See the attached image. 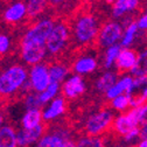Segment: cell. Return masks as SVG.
Segmentation results:
<instances>
[{"label": "cell", "instance_id": "6da1fadb", "mask_svg": "<svg viewBox=\"0 0 147 147\" xmlns=\"http://www.w3.org/2000/svg\"><path fill=\"white\" fill-rule=\"evenodd\" d=\"M71 30L75 42L82 47L92 45L99 34V24L95 14L89 11H82L76 14V20L72 24Z\"/></svg>", "mask_w": 147, "mask_h": 147}, {"label": "cell", "instance_id": "7a4b0ae2", "mask_svg": "<svg viewBox=\"0 0 147 147\" xmlns=\"http://www.w3.org/2000/svg\"><path fill=\"white\" fill-rule=\"evenodd\" d=\"M27 81V70L20 65H12L0 74V96H11L20 90Z\"/></svg>", "mask_w": 147, "mask_h": 147}, {"label": "cell", "instance_id": "3957f363", "mask_svg": "<svg viewBox=\"0 0 147 147\" xmlns=\"http://www.w3.org/2000/svg\"><path fill=\"white\" fill-rule=\"evenodd\" d=\"M70 24L67 20H59L54 25V28L47 40V50L53 56H57L62 54L70 40Z\"/></svg>", "mask_w": 147, "mask_h": 147}, {"label": "cell", "instance_id": "277c9868", "mask_svg": "<svg viewBox=\"0 0 147 147\" xmlns=\"http://www.w3.org/2000/svg\"><path fill=\"white\" fill-rule=\"evenodd\" d=\"M55 22L51 19H43L39 22H36L34 26L28 28V30L22 36L20 45L25 43H41L46 45L49 35L54 28Z\"/></svg>", "mask_w": 147, "mask_h": 147}, {"label": "cell", "instance_id": "5b68a950", "mask_svg": "<svg viewBox=\"0 0 147 147\" xmlns=\"http://www.w3.org/2000/svg\"><path fill=\"white\" fill-rule=\"evenodd\" d=\"M113 116L107 110L102 111L91 116L85 123V133L88 137H97L106 132L113 125Z\"/></svg>", "mask_w": 147, "mask_h": 147}, {"label": "cell", "instance_id": "8992f818", "mask_svg": "<svg viewBox=\"0 0 147 147\" xmlns=\"http://www.w3.org/2000/svg\"><path fill=\"white\" fill-rule=\"evenodd\" d=\"M123 27L118 22H107L100 28L98 41L102 47H111L117 45L118 40L121 39Z\"/></svg>", "mask_w": 147, "mask_h": 147}, {"label": "cell", "instance_id": "52a82bcc", "mask_svg": "<svg viewBox=\"0 0 147 147\" xmlns=\"http://www.w3.org/2000/svg\"><path fill=\"white\" fill-rule=\"evenodd\" d=\"M21 47V59L30 65L40 64V62L43 60L47 46L41 43H25L20 45Z\"/></svg>", "mask_w": 147, "mask_h": 147}, {"label": "cell", "instance_id": "ba28073f", "mask_svg": "<svg viewBox=\"0 0 147 147\" xmlns=\"http://www.w3.org/2000/svg\"><path fill=\"white\" fill-rule=\"evenodd\" d=\"M33 89L38 94H42L45 90L50 85V76L49 69L45 64H36L30 70V78H29Z\"/></svg>", "mask_w": 147, "mask_h": 147}, {"label": "cell", "instance_id": "9c48e42d", "mask_svg": "<svg viewBox=\"0 0 147 147\" xmlns=\"http://www.w3.org/2000/svg\"><path fill=\"white\" fill-rule=\"evenodd\" d=\"M84 91H85V84L82 77L78 75L71 76L69 80H67L62 89L64 97H68V98H76L82 94H84Z\"/></svg>", "mask_w": 147, "mask_h": 147}, {"label": "cell", "instance_id": "30bf717a", "mask_svg": "<svg viewBox=\"0 0 147 147\" xmlns=\"http://www.w3.org/2000/svg\"><path fill=\"white\" fill-rule=\"evenodd\" d=\"M137 61H138V55H137L136 50L128 49V48L123 49L116 61V64L118 68V74H123L128 70L131 71L134 68V65L137 64Z\"/></svg>", "mask_w": 147, "mask_h": 147}, {"label": "cell", "instance_id": "8fae6325", "mask_svg": "<svg viewBox=\"0 0 147 147\" xmlns=\"http://www.w3.org/2000/svg\"><path fill=\"white\" fill-rule=\"evenodd\" d=\"M45 131V126L41 124L40 126L32 128V130H21L18 133V146L26 147L35 141L41 139Z\"/></svg>", "mask_w": 147, "mask_h": 147}, {"label": "cell", "instance_id": "7c38bea8", "mask_svg": "<svg viewBox=\"0 0 147 147\" xmlns=\"http://www.w3.org/2000/svg\"><path fill=\"white\" fill-rule=\"evenodd\" d=\"M26 15H27V6L21 1H18L5 11L4 19L7 24H15L22 20Z\"/></svg>", "mask_w": 147, "mask_h": 147}, {"label": "cell", "instance_id": "4fadbf2b", "mask_svg": "<svg viewBox=\"0 0 147 147\" xmlns=\"http://www.w3.org/2000/svg\"><path fill=\"white\" fill-rule=\"evenodd\" d=\"M133 85V78L130 76H125L123 77L120 81H118L116 83V85H113L106 92V97L109 99H113L120 95H123V92H125V95H127L130 92V90Z\"/></svg>", "mask_w": 147, "mask_h": 147}, {"label": "cell", "instance_id": "5bb4252c", "mask_svg": "<svg viewBox=\"0 0 147 147\" xmlns=\"http://www.w3.org/2000/svg\"><path fill=\"white\" fill-rule=\"evenodd\" d=\"M113 128H115V131L121 136L123 138L125 136H127L128 133H130L132 130H134L136 127H139L137 124H134L132 121V119L126 115H123V116H119L115 121H113Z\"/></svg>", "mask_w": 147, "mask_h": 147}, {"label": "cell", "instance_id": "9a60e30c", "mask_svg": "<svg viewBox=\"0 0 147 147\" xmlns=\"http://www.w3.org/2000/svg\"><path fill=\"white\" fill-rule=\"evenodd\" d=\"M97 68V61L91 56H83L72 64V70L78 75L92 72Z\"/></svg>", "mask_w": 147, "mask_h": 147}, {"label": "cell", "instance_id": "2e32d148", "mask_svg": "<svg viewBox=\"0 0 147 147\" xmlns=\"http://www.w3.org/2000/svg\"><path fill=\"white\" fill-rule=\"evenodd\" d=\"M139 6V0H117L112 7V15L120 18L125 13L132 12Z\"/></svg>", "mask_w": 147, "mask_h": 147}, {"label": "cell", "instance_id": "e0dca14e", "mask_svg": "<svg viewBox=\"0 0 147 147\" xmlns=\"http://www.w3.org/2000/svg\"><path fill=\"white\" fill-rule=\"evenodd\" d=\"M65 111V103H64V99L63 98H55L50 106L48 109L45 110L43 112V119L46 121L48 120H51L54 118L59 117L60 115H62L63 112Z\"/></svg>", "mask_w": 147, "mask_h": 147}, {"label": "cell", "instance_id": "ac0fdd59", "mask_svg": "<svg viewBox=\"0 0 147 147\" xmlns=\"http://www.w3.org/2000/svg\"><path fill=\"white\" fill-rule=\"evenodd\" d=\"M43 115L40 110H27L26 115L22 118V126L24 130H32L41 125V120Z\"/></svg>", "mask_w": 147, "mask_h": 147}, {"label": "cell", "instance_id": "d6986e66", "mask_svg": "<svg viewBox=\"0 0 147 147\" xmlns=\"http://www.w3.org/2000/svg\"><path fill=\"white\" fill-rule=\"evenodd\" d=\"M18 134L11 126H4L0 128V147H16Z\"/></svg>", "mask_w": 147, "mask_h": 147}, {"label": "cell", "instance_id": "ffe728a7", "mask_svg": "<svg viewBox=\"0 0 147 147\" xmlns=\"http://www.w3.org/2000/svg\"><path fill=\"white\" fill-rule=\"evenodd\" d=\"M118 78V74L113 71L105 72L104 75H102L97 82H96V88L99 92H107L113 85H116Z\"/></svg>", "mask_w": 147, "mask_h": 147}, {"label": "cell", "instance_id": "44dd1931", "mask_svg": "<svg viewBox=\"0 0 147 147\" xmlns=\"http://www.w3.org/2000/svg\"><path fill=\"white\" fill-rule=\"evenodd\" d=\"M48 1L47 0H33V1H28L27 5V20H34L36 18H39L45 9L48 7Z\"/></svg>", "mask_w": 147, "mask_h": 147}, {"label": "cell", "instance_id": "7402d4cb", "mask_svg": "<svg viewBox=\"0 0 147 147\" xmlns=\"http://www.w3.org/2000/svg\"><path fill=\"white\" fill-rule=\"evenodd\" d=\"M68 72H69V69L64 64L55 63V64L50 65V68H49L50 83H57V84H60L64 80V77L68 75Z\"/></svg>", "mask_w": 147, "mask_h": 147}, {"label": "cell", "instance_id": "603a6c76", "mask_svg": "<svg viewBox=\"0 0 147 147\" xmlns=\"http://www.w3.org/2000/svg\"><path fill=\"white\" fill-rule=\"evenodd\" d=\"M131 74L134 76V78L147 76V49H145L138 56L137 64L131 70Z\"/></svg>", "mask_w": 147, "mask_h": 147}, {"label": "cell", "instance_id": "cb8c5ba5", "mask_svg": "<svg viewBox=\"0 0 147 147\" xmlns=\"http://www.w3.org/2000/svg\"><path fill=\"white\" fill-rule=\"evenodd\" d=\"M65 140L57 134H46L39 140L36 147H64Z\"/></svg>", "mask_w": 147, "mask_h": 147}, {"label": "cell", "instance_id": "d4e9b609", "mask_svg": "<svg viewBox=\"0 0 147 147\" xmlns=\"http://www.w3.org/2000/svg\"><path fill=\"white\" fill-rule=\"evenodd\" d=\"M121 51V46L120 45H115L106 49L105 53V59H104V68H110L118 59L119 54Z\"/></svg>", "mask_w": 147, "mask_h": 147}, {"label": "cell", "instance_id": "484cf974", "mask_svg": "<svg viewBox=\"0 0 147 147\" xmlns=\"http://www.w3.org/2000/svg\"><path fill=\"white\" fill-rule=\"evenodd\" d=\"M138 30H139V27H138L137 22L131 24L130 26H128V27L125 29V33H124V35H123L120 46L127 48L130 45H132V42H133L134 39H136V35H137Z\"/></svg>", "mask_w": 147, "mask_h": 147}, {"label": "cell", "instance_id": "4316f807", "mask_svg": "<svg viewBox=\"0 0 147 147\" xmlns=\"http://www.w3.org/2000/svg\"><path fill=\"white\" fill-rule=\"evenodd\" d=\"M59 88H60V84H57V83H50V85L47 88V90H45L42 94H39L41 103L45 104L48 100H50L51 98H54L55 96L57 95V92H59Z\"/></svg>", "mask_w": 147, "mask_h": 147}, {"label": "cell", "instance_id": "83f0119b", "mask_svg": "<svg viewBox=\"0 0 147 147\" xmlns=\"http://www.w3.org/2000/svg\"><path fill=\"white\" fill-rule=\"evenodd\" d=\"M77 147H105L104 141L102 138L98 137H85L82 138L78 144Z\"/></svg>", "mask_w": 147, "mask_h": 147}, {"label": "cell", "instance_id": "f1b7e54d", "mask_svg": "<svg viewBox=\"0 0 147 147\" xmlns=\"http://www.w3.org/2000/svg\"><path fill=\"white\" fill-rule=\"evenodd\" d=\"M111 105L116 110L123 111V110H125L127 106H131V96H128V95H120V96H118V97L112 99Z\"/></svg>", "mask_w": 147, "mask_h": 147}, {"label": "cell", "instance_id": "f546056e", "mask_svg": "<svg viewBox=\"0 0 147 147\" xmlns=\"http://www.w3.org/2000/svg\"><path fill=\"white\" fill-rule=\"evenodd\" d=\"M25 105L27 107V110H39L40 106H42L43 104L40 100L39 94H29L26 96L25 99Z\"/></svg>", "mask_w": 147, "mask_h": 147}, {"label": "cell", "instance_id": "4dcf8cb0", "mask_svg": "<svg viewBox=\"0 0 147 147\" xmlns=\"http://www.w3.org/2000/svg\"><path fill=\"white\" fill-rule=\"evenodd\" d=\"M11 49V41L7 35L0 33V55L6 54Z\"/></svg>", "mask_w": 147, "mask_h": 147}, {"label": "cell", "instance_id": "1f68e13d", "mask_svg": "<svg viewBox=\"0 0 147 147\" xmlns=\"http://www.w3.org/2000/svg\"><path fill=\"white\" fill-rule=\"evenodd\" d=\"M47 1H48V5L53 8H59V7L65 8L69 0H47Z\"/></svg>", "mask_w": 147, "mask_h": 147}, {"label": "cell", "instance_id": "d6a6232c", "mask_svg": "<svg viewBox=\"0 0 147 147\" xmlns=\"http://www.w3.org/2000/svg\"><path fill=\"white\" fill-rule=\"evenodd\" d=\"M137 25L139 27V29L142 30H147V11L137 20Z\"/></svg>", "mask_w": 147, "mask_h": 147}, {"label": "cell", "instance_id": "836d02e7", "mask_svg": "<svg viewBox=\"0 0 147 147\" xmlns=\"http://www.w3.org/2000/svg\"><path fill=\"white\" fill-rule=\"evenodd\" d=\"M137 137H140V128H139V127H136L134 130H132L127 136H125V137H124V140H125V141H132V140L136 139Z\"/></svg>", "mask_w": 147, "mask_h": 147}, {"label": "cell", "instance_id": "e575fe53", "mask_svg": "<svg viewBox=\"0 0 147 147\" xmlns=\"http://www.w3.org/2000/svg\"><path fill=\"white\" fill-rule=\"evenodd\" d=\"M147 124V104H145L142 106V112H141V118H140V124L141 126Z\"/></svg>", "mask_w": 147, "mask_h": 147}, {"label": "cell", "instance_id": "d590c367", "mask_svg": "<svg viewBox=\"0 0 147 147\" xmlns=\"http://www.w3.org/2000/svg\"><path fill=\"white\" fill-rule=\"evenodd\" d=\"M140 137L142 138V140H147V124L140 128Z\"/></svg>", "mask_w": 147, "mask_h": 147}, {"label": "cell", "instance_id": "8d00e7d4", "mask_svg": "<svg viewBox=\"0 0 147 147\" xmlns=\"http://www.w3.org/2000/svg\"><path fill=\"white\" fill-rule=\"evenodd\" d=\"M64 147H77V145H75L71 140H68V141H65Z\"/></svg>", "mask_w": 147, "mask_h": 147}, {"label": "cell", "instance_id": "74e56055", "mask_svg": "<svg viewBox=\"0 0 147 147\" xmlns=\"http://www.w3.org/2000/svg\"><path fill=\"white\" fill-rule=\"evenodd\" d=\"M137 147H147V140H142V141H140V142L137 145Z\"/></svg>", "mask_w": 147, "mask_h": 147}, {"label": "cell", "instance_id": "f35d334b", "mask_svg": "<svg viewBox=\"0 0 147 147\" xmlns=\"http://www.w3.org/2000/svg\"><path fill=\"white\" fill-rule=\"evenodd\" d=\"M116 1H117V0H105L106 4H115Z\"/></svg>", "mask_w": 147, "mask_h": 147}, {"label": "cell", "instance_id": "ab89813d", "mask_svg": "<svg viewBox=\"0 0 147 147\" xmlns=\"http://www.w3.org/2000/svg\"><path fill=\"white\" fill-rule=\"evenodd\" d=\"M1 123H3V116L0 115V125H1Z\"/></svg>", "mask_w": 147, "mask_h": 147}, {"label": "cell", "instance_id": "60d3db41", "mask_svg": "<svg viewBox=\"0 0 147 147\" xmlns=\"http://www.w3.org/2000/svg\"><path fill=\"white\" fill-rule=\"evenodd\" d=\"M86 1H94V0H86Z\"/></svg>", "mask_w": 147, "mask_h": 147}, {"label": "cell", "instance_id": "b9f144b4", "mask_svg": "<svg viewBox=\"0 0 147 147\" xmlns=\"http://www.w3.org/2000/svg\"><path fill=\"white\" fill-rule=\"evenodd\" d=\"M28 1H33V0H28Z\"/></svg>", "mask_w": 147, "mask_h": 147}]
</instances>
